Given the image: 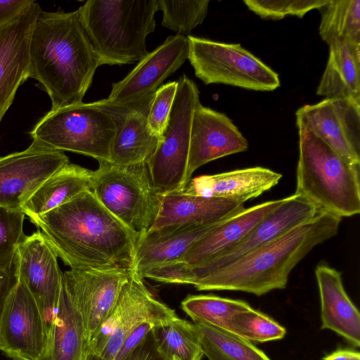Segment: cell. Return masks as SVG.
Masks as SVG:
<instances>
[{"label":"cell","mask_w":360,"mask_h":360,"mask_svg":"<svg viewBox=\"0 0 360 360\" xmlns=\"http://www.w3.org/2000/svg\"><path fill=\"white\" fill-rule=\"evenodd\" d=\"M48 337L33 296L17 282L5 303L0 322V350L13 360H42Z\"/></svg>","instance_id":"cell-14"},{"label":"cell","mask_w":360,"mask_h":360,"mask_svg":"<svg viewBox=\"0 0 360 360\" xmlns=\"http://www.w3.org/2000/svg\"><path fill=\"white\" fill-rule=\"evenodd\" d=\"M17 282L15 268L8 272L0 271V322L7 297Z\"/></svg>","instance_id":"cell-41"},{"label":"cell","mask_w":360,"mask_h":360,"mask_svg":"<svg viewBox=\"0 0 360 360\" xmlns=\"http://www.w3.org/2000/svg\"><path fill=\"white\" fill-rule=\"evenodd\" d=\"M158 0L86 1L77 11L98 66L140 61L155 28Z\"/></svg>","instance_id":"cell-5"},{"label":"cell","mask_w":360,"mask_h":360,"mask_svg":"<svg viewBox=\"0 0 360 360\" xmlns=\"http://www.w3.org/2000/svg\"><path fill=\"white\" fill-rule=\"evenodd\" d=\"M30 56V77L48 94L51 110L82 103L99 67L77 10L41 11L32 33Z\"/></svg>","instance_id":"cell-2"},{"label":"cell","mask_w":360,"mask_h":360,"mask_svg":"<svg viewBox=\"0 0 360 360\" xmlns=\"http://www.w3.org/2000/svg\"><path fill=\"white\" fill-rule=\"evenodd\" d=\"M323 360H360V354L349 349H338L326 356Z\"/></svg>","instance_id":"cell-42"},{"label":"cell","mask_w":360,"mask_h":360,"mask_svg":"<svg viewBox=\"0 0 360 360\" xmlns=\"http://www.w3.org/2000/svg\"><path fill=\"white\" fill-rule=\"evenodd\" d=\"M130 271L122 269H70L62 283L77 306L89 342L115 305Z\"/></svg>","instance_id":"cell-16"},{"label":"cell","mask_w":360,"mask_h":360,"mask_svg":"<svg viewBox=\"0 0 360 360\" xmlns=\"http://www.w3.org/2000/svg\"><path fill=\"white\" fill-rule=\"evenodd\" d=\"M341 219L319 210L310 220L192 285L198 290L240 291L257 296L283 289L294 267L314 247L337 234Z\"/></svg>","instance_id":"cell-3"},{"label":"cell","mask_w":360,"mask_h":360,"mask_svg":"<svg viewBox=\"0 0 360 360\" xmlns=\"http://www.w3.org/2000/svg\"><path fill=\"white\" fill-rule=\"evenodd\" d=\"M188 59L205 84H223L261 91L280 86L278 75L239 44H226L191 35Z\"/></svg>","instance_id":"cell-9"},{"label":"cell","mask_w":360,"mask_h":360,"mask_svg":"<svg viewBox=\"0 0 360 360\" xmlns=\"http://www.w3.org/2000/svg\"><path fill=\"white\" fill-rule=\"evenodd\" d=\"M41 11L34 1L18 18L0 29V122L19 86L30 77V40Z\"/></svg>","instance_id":"cell-19"},{"label":"cell","mask_w":360,"mask_h":360,"mask_svg":"<svg viewBox=\"0 0 360 360\" xmlns=\"http://www.w3.org/2000/svg\"><path fill=\"white\" fill-rule=\"evenodd\" d=\"M220 221L206 226L173 225L148 231L137 243L131 272L139 276L147 269L176 262Z\"/></svg>","instance_id":"cell-24"},{"label":"cell","mask_w":360,"mask_h":360,"mask_svg":"<svg viewBox=\"0 0 360 360\" xmlns=\"http://www.w3.org/2000/svg\"><path fill=\"white\" fill-rule=\"evenodd\" d=\"M281 178L282 174L269 169L254 167L195 177L184 191L245 202L272 188Z\"/></svg>","instance_id":"cell-23"},{"label":"cell","mask_w":360,"mask_h":360,"mask_svg":"<svg viewBox=\"0 0 360 360\" xmlns=\"http://www.w3.org/2000/svg\"><path fill=\"white\" fill-rule=\"evenodd\" d=\"M209 0H158V10L163 13L162 25L176 34H188L202 23L208 12Z\"/></svg>","instance_id":"cell-34"},{"label":"cell","mask_w":360,"mask_h":360,"mask_svg":"<svg viewBox=\"0 0 360 360\" xmlns=\"http://www.w3.org/2000/svg\"><path fill=\"white\" fill-rule=\"evenodd\" d=\"M243 204L227 198H207L184 191L161 194L159 212L150 230L184 224H214L245 208Z\"/></svg>","instance_id":"cell-21"},{"label":"cell","mask_w":360,"mask_h":360,"mask_svg":"<svg viewBox=\"0 0 360 360\" xmlns=\"http://www.w3.org/2000/svg\"><path fill=\"white\" fill-rule=\"evenodd\" d=\"M25 216L21 209L0 206V271L8 272L14 268L17 248L25 236Z\"/></svg>","instance_id":"cell-35"},{"label":"cell","mask_w":360,"mask_h":360,"mask_svg":"<svg viewBox=\"0 0 360 360\" xmlns=\"http://www.w3.org/2000/svg\"><path fill=\"white\" fill-rule=\"evenodd\" d=\"M319 9V34L324 41L360 44V0H331Z\"/></svg>","instance_id":"cell-30"},{"label":"cell","mask_w":360,"mask_h":360,"mask_svg":"<svg viewBox=\"0 0 360 360\" xmlns=\"http://www.w3.org/2000/svg\"><path fill=\"white\" fill-rule=\"evenodd\" d=\"M158 349L167 359L201 360L203 356L194 323L176 318L152 329Z\"/></svg>","instance_id":"cell-31"},{"label":"cell","mask_w":360,"mask_h":360,"mask_svg":"<svg viewBox=\"0 0 360 360\" xmlns=\"http://www.w3.org/2000/svg\"><path fill=\"white\" fill-rule=\"evenodd\" d=\"M134 108L99 100L51 110L30 134L32 143L41 147L109 161L112 141Z\"/></svg>","instance_id":"cell-6"},{"label":"cell","mask_w":360,"mask_h":360,"mask_svg":"<svg viewBox=\"0 0 360 360\" xmlns=\"http://www.w3.org/2000/svg\"><path fill=\"white\" fill-rule=\"evenodd\" d=\"M328 1V0H245L244 3L250 11L262 19L280 20L288 15L302 18L309 11L319 9Z\"/></svg>","instance_id":"cell-36"},{"label":"cell","mask_w":360,"mask_h":360,"mask_svg":"<svg viewBox=\"0 0 360 360\" xmlns=\"http://www.w3.org/2000/svg\"><path fill=\"white\" fill-rule=\"evenodd\" d=\"M86 360H104L89 353ZM122 360H169L158 349L153 330H151L143 340Z\"/></svg>","instance_id":"cell-38"},{"label":"cell","mask_w":360,"mask_h":360,"mask_svg":"<svg viewBox=\"0 0 360 360\" xmlns=\"http://www.w3.org/2000/svg\"><path fill=\"white\" fill-rule=\"evenodd\" d=\"M319 211L312 203L294 193L262 219L243 240L219 255L202 264L173 262L145 270L144 278L174 284L193 283L266 244L292 229L310 220Z\"/></svg>","instance_id":"cell-8"},{"label":"cell","mask_w":360,"mask_h":360,"mask_svg":"<svg viewBox=\"0 0 360 360\" xmlns=\"http://www.w3.org/2000/svg\"><path fill=\"white\" fill-rule=\"evenodd\" d=\"M321 302V329L331 330L360 346V314L347 295L341 273L326 264L315 269Z\"/></svg>","instance_id":"cell-22"},{"label":"cell","mask_w":360,"mask_h":360,"mask_svg":"<svg viewBox=\"0 0 360 360\" xmlns=\"http://www.w3.org/2000/svg\"><path fill=\"white\" fill-rule=\"evenodd\" d=\"M188 56L187 37L169 36L142 58L121 81L112 85L107 98L109 105L136 108L154 97L163 81L174 73Z\"/></svg>","instance_id":"cell-13"},{"label":"cell","mask_w":360,"mask_h":360,"mask_svg":"<svg viewBox=\"0 0 360 360\" xmlns=\"http://www.w3.org/2000/svg\"><path fill=\"white\" fill-rule=\"evenodd\" d=\"M98 162L91 191L139 240L153 226L161 200V194L152 184L147 162L119 166L105 160Z\"/></svg>","instance_id":"cell-7"},{"label":"cell","mask_w":360,"mask_h":360,"mask_svg":"<svg viewBox=\"0 0 360 360\" xmlns=\"http://www.w3.org/2000/svg\"><path fill=\"white\" fill-rule=\"evenodd\" d=\"M181 307L195 323L226 330L229 321L234 314L251 308L243 300L212 295H189L181 302Z\"/></svg>","instance_id":"cell-32"},{"label":"cell","mask_w":360,"mask_h":360,"mask_svg":"<svg viewBox=\"0 0 360 360\" xmlns=\"http://www.w3.org/2000/svg\"><path fill=\"white\" fill-rule=\"evenodd\" d=\"M227 330L250 342H257L281 340L286 334L284 327L252 307L234 314L229 321Z\"/></svg>","instance_id":"cell-33"},{"label":"cell","mask_w":360,"mask_h":360,"mask_svg":"<svg viewBox=\"0 0 360 360\" xmlns=\"http://www.w3.org/2000/svg\"><path fill=\"white\" fill-rule=\"evenodd\" d=\"M156 150L147 162L152 184L160 194L184 191L193 112L200 103L195 83L183 75Z\"/></svg>","instance_id":"cell-10"},{"label":"cell","mask_w":360,"mask_h":360,"mask_svg":"<svg viewBox=\"0 0 360 360\" xmlns=\"http://www.w3.org/2000/svg\"><path fill=\"white\" fill-rule=\"evenodd\" d=\"M178 87L177 81L161 85L155 91L147 117L150 131L161 137L167 125Z\"/></svg>","instance_id":"cell-37"},{"label":"cell","mask_w":360,"mask_h":360,"mask_svg":"<svg viewBox=\"0 0 360 360\" xmlns=\"http://www.w3.org/2000/svg\"><path fill=\"white\" fill-rule=\"evenodd\" d=\"M248 148L247 139L226 115L205 107L200 102L192 119L184 188L201 166Z\"/></svg>","instance_id":"cell-18"},{"label":"cell","mask_w":360,"mask_h":360,"mask_svg":"<svg viewBox=\"0 0 360 360\" xmlns=\"http://www.w3.org/2000/svg\"><path fill=\"white\" fill-rule=\"evenodd\" d=\"M172 360H178V359H176V358H174V357H173V358L172 359Z\"/></svg>","instance_id":"cell-43"},{"label":"cell","mask_w":360,"mask_h":360,"mask_svg":"<svg viewBox=\"0 0 360 360\" xmlns=\"http://www.w3.org/2000/svg\"><path fill=\"white\" fill-rule=\"evenodd\" d=\"M30 219L70 269L131 271L139 236L112 214L91 191Z\"/></svg>","instance_id":"cell-1"},{"label":"cell","mask_w":360,"mask_h":360,"mask_svg":"<svg viewBox=\"0 0 360 360\" xmlns=\"http://www.w3.org/2000/svg\"><path fill=\"white\" fill-rule=\"evenodd\" d=\"M89 353L83 319L61 282L51 335L42 360H86Z\"/></svg>","instance_id":"cell-25"},{"label":"cell","mask_w":360,"mask_h":360,"mask_svg":"<svg viewBox=\"0 0 360 360\" xmlns=\"http://www.w3.org/2000/svg\"><path fill=\"white\" fill-rule=\"evenodd\" d=\"M15 273L30 292L41 314L48 337L51 335L60 296L62 275L58 256L43 234L37 231L25 236L18 245Z\"/></svg>","instance_id":"cell-12"},{"label":"cell","mask_w":360,"mask_h":360,"mask_svg":"<svg viewBox=\"0 0 360 360\" xmlns=\"http://www.w3.org/2000/svg\"><path fill=\"white\" fill-rule=\"evenodd\" d=\"M283 200L284 198L266 201L243 208L226 217L194 243L174 262L196 265L214 258L243 240Z\"/></svg>","instance_id":"cell-20"},{"label":"cell","mask_w":360,"mask_h":360,"mask_svg":"<svg viewBox=\"0 0 360 360\" xmlns=\"http://www.w3.org/2000/svg\"><path fill=\"white\" fill-rule=\"evenodd\" d=\"M178 316L155 299L143 279L130 272L112 309L89 342V352L104 360H114L123 342L139 326L150 322L157 326Z\"/></svg>","instance_id":"cell-11"},{"label":"cell","mask_w":360,"mask_h":360,"mask_svg":"<svg viewBox=\"0 0 360 360\" xmlns=\"http://www.w3.org/2000/svg\"><path fill=\"white\" fill-rule=\"evenodd\" d=\"M296 124L299 158L295 193L340 218L359 214L360 164L341 156L301 121Z\"/></svg>","instance_id":"cell-4"},{"label":"cell","mask_w":360,"mask_h":360,"mask_svg":"<svg viewBox=\"0 0 360 360\" xmlns=\"http://www.w3.org/2000/svg\"><path fill=\"white\" fill-rule=\"evenodd\" d=\"M93 170L68 163L51 176L35 191L21 207L30 219L44 214L79 194L91 191Z\"/></svg>","instance_id":"cell-26"},{"label":"cell","mask_w":360,"mask_h":360,"mask_svg":"<svg viewBox=\"0 0 360 360\" xmlns=\"http://www.w3.org/2000/svg\"><path fill=\"white\" fill-rule=\"evenodd\" d=\"M155 326V324L150 322L139 326L124 340L114 360H122Z\"/></svg>","instance_id":"cell-40"},{"label":"cell","mask_w":360,"mask_h":360,"mask_svg":"<svg viewBox=\"0 0 360 360\" xmlns=\"http://www.w3.org/2000/svg\"><path fill=\"white\" fill-rule=\"evenodd\" d=\"M153 98L129 112L112 141L108 162L119 166L132 165L147 162L154 153L161 137L153 134L148 125Z\"/></svg>","instance_id":"cell-28"},{"label":"cell","mask_w":360,"mask_h":360,"mask_svg":"<svg viewBox=\"0 0 360 360\" xmlns=\"http://www.w3.org/2000/svg\"><path fill=\"white\" fill-rule=\"evenodd\" d=\"M316 94L360 103V44L337 41L329 45L328 60Z\"/></svg>","instance_id":"cell-27"},{"label":"cell","mask_w":360,"mask_h":360,"mask_svg":"<svg viewBox=\"0 0 360 360\" xmlns=\"http://www.w3.org/2000/svg\"><path fill=\"white\" fill-rule=\"evenodd\" d=\"M296 117L341 156L360 164V103L326 98L301 107Z\"/></svg>","instance_id":"cell-17"},{"label":"cell","mask_w":360,"mask_h":360,"mask_svg":"<svg viewBox=\"0 0 360 360\" xmlns=\"http://www.w3.org/2000/svg\"><path fill=\"white\" fill-rule=\"evenodd\" d=\"M68 163L63 151L34 143L22 151L0 157V206L21 209L45 180Z\"/></svg>","instance_id":"cell-15"},{"label":"cell","mask_w":360,"mask_h":360,"mask_svg":"<svg viewBox=\"0 0 360 360\" xmlns=\"http://www.w3.org/2000/svg\"><path fill=\"white\" fill-rule=\"evenodd\" d=\"M33 0H0V29L18 18Z\"/></svg>","instance_id":"cell-39"},{"label":"cell","mask_w":360,"mask_h":360,"mask_svg":"<svg viewBox=\"0 0 360 360\" xmlns=\"http://www.w3.org/2000/svg\"><path fill=\"white\" fill-rule=\"evenodd\" d=\"M203 355L209 360H270L251 342L231 331L194 323Z\"/></svg>","instance_id":"cell-29"}]
</instances>
